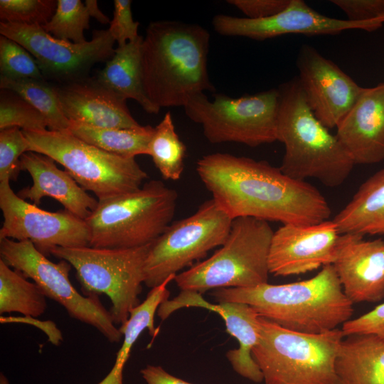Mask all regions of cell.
<instances>
[{"instance_id":"18","label":"cell","mask_w":384,"mask_h":384,"mask_svg":"<svg viewBox=\"0 0 384 384\" xmlns=\"http://www.w3.org/2000/svg\"><path fill=\"white\" fill-rule=\"evenodd\" d=\"M341 234L332 265L346 296L353 303L384 299V240Z\"/></svg>"},{"instance_id":"33","label":"cell","mask_w":384,"mask_h":384,"mask_svg":"<svg viewBox=\"0 0 384 384\" xmlns=\"http://www.w3.org/2000/svg\"><path fill=\"white\" fill-rule=\"evenodd\" d=\"M1 76L14 80H46L34 57L21 45L0 36Z\"/></svg>"},{"instance_id":"35","label":"cell","mask_w":384,"mask_h":384,"mask_svg":"<svg viewBox=\"0 0 384 384\" xmlns=\"http://www.w3.org/2000/svg\"><path fill=\"white\" fill-rule=\"evenodd\" d=\"M29 144L18 127H9L0 132V181H16L21 167V158L28 151Z\"/></svg>"},{"instance_id":"25","label":"cell","mask_w":384,"mask_h":384,"mask_svg":"<svg viewBox=\"0 0 384 384\" xmlns=\"http://www.w3.org/2000/svg\"><path fill=\"white\" fill-rule=\"evenodd\" d=\"M143 36L117 46L97 80L117 95L137 102L145 112L157 114L160 109L147 97L143 85L141 48Z\"/></svg>"},{"instance_id":"38","label":"cell","mask_w":384,"mask_h":384,"mask_svg":"<svg viewBox=\"0 0 384 384\" xmlns=\"http://www.w3.org/2000/svg\"><path fill=\"white\" fill-rule=\"evenodd\" d=\"M347 19L355 22L384 18V0H332Z\"/></svg>"},{"instance_id":"42","label":"cell","mask_w":384,"mask_h":384,"mask_svg":"<svg viewBox=\"0 0 384 384\" xmlns=\"http://www.w3.org/2000/svg\"><path fill=\"white\" fill-rule=\"evenodd\" d=\"M0 384H9L7 378L2 373L0 375Z\"/></svg>"},{"instance_id":"2","label":"cell","mask_w":384,"mask_h":384,"mask_svg":"<svg viewBox=\"0 0 384 384\" xmlns=\"http://www.w3.org/2000/svg\"><path fill=\"white\" fill-rule=\"evenodd\" d=\"M210 33L198 24L151 22L141 48L143 85L161 107H184L193 96L215 87L208 71Z\"/></svg>"},{"instance_id":"29","label":"cell","mask_w":384,"mask_h":384,"mask_svg":"<svg viewBox=\"0 0 384 384\" xmlns=\"http://www.w3.org/2000/svg\"><path fill=\"white\" fill-rule=\"evenodd\" d=\"M186 146L176 132L170 112L154 127L148 155L164 180L177 181L183 174Z\"/></svg>"},{"instance_id":"17","label":"cell","mask_w":384,"mask_h":384,"mask_svg":"<svg viewBox=\"0 0 384 384\" xmlns=\"http://www.w3.org/2000/svg\"><path fill=\"white\" fill-rule=\"evenodd\" d=\"M340 235L333 220L312 225L283 224L272 238L270 274L298 275L332 265Z\"/></svg>"},{"instance_id":"34","label":"cell","mask_w":384,"mask_h":384,"mask_svg":"<svg viewBox=\"0 0 384 384\" xmlns=\"http://www.w3.org/2000/svg\"><path fill=\"white\" fill-rule=\"evenodd\" d=\"M57 7L55 0H1L2 22L42 26L53 16Z\"/></svg>"},{"instance_id":"24","label":"cell","mask_w":384,"mask_h":384,"mask_svg":"<svg viewBox=\"0 0 384 384\" xmlns=\"http://www.w3.org/2000/svg\"><path fill=\"white\" fill-rule=\"evenodd\" d=\"M333 221L340 234L384 235V168L360 186Z\"/></svg>"},{"instance_id":"28","label":"cell","mask_w":384,"mask_h":384,"mask_svg":"<svg viewBox=\"0 0 384 384\" xmlns=\"http://www.w3.org/2000/svg\"><path fill=\"white\" fill-rule=\"evenodd\" d=\"M0 259V314L18 312L38 317L44 314L46 297L40 287Z\"/></svg>"},{"instance_id":"36","label":"cell","mask_w":384,"mask_h":384,"mask_svg":"<svg viewBox=\"0 0 384 384\" xmlns=\"http://www.w3.org/2000/svg\"><path fill=\"white\" fill-rule=\"evenodd\" d=\"M139 22L133 19L130 0H114L113 18L108 31L117 46L135 41L138 34Z\"/></svg>"},{"instance_id":"20","label":"cell","mask_w":384,"mask_h":384,"mask_svg":"<svg viewBox=\"0 0 384 384\" xmlns=\"http://www.w3.org/2000/svg\"><path fill=\"white\" fill-rule=\"evenodd\" d=\"M336 135L355 164L384 160V82L363 87L356 102L336 127Z\"/></svg>"},{"instance_id":"6","label":"cell","mask_w":384,"mask_h":384,"mask_svg":"<svg viewBox=\"0 0 384 384\" xmlns=\"http://www.w3.org/2000/svg\"><path fill=\"white\" fill-rule=\"evenodd\" d=\"M177 198L174 189L151 180L136 191L98 200L85 220L90 247L133 248L152 243L171 223Z\"/></svg>"},{"instance_id":"4","label":"cell","mask_w":384,"mask_h":384,"mask_svg":"<svg viewBox=\"0 0 384 384\" xmlns=\"http://www.w3.org/2000/svg\"><path fill=\"white\" fill-rule=\"evenodd\" d=\"M278 90L277 141L285 148L279 169L294 179L314 178L328 187L341 185L355 165L352 157L316 117L298 78Z\"/></svg>"},{"instance_id":"31","label":"cell","mask_w":384,"mask_h":384,"mask_svg":"<svg viewBox=\"0 0 384 384\" xmlns=\"http://www.w3.org/2000/svg\"><path fill=\"white\" fill-rule=\"evenodd\" d=\"M90 17L80 0H58L54 14L41 27L57 38L80 44L87 41L84 31L90 28Z\"/></svg>"},{"instance_id":"37","label":"cell","mask_w":384,"mask_h":384,"mask_svg":"<svg viewBox=\"0 0 384 384\" xmlns=\"http://www.w3.org/2000/svg\"><path fill=\"white\" fill-rule=\"evenodd\" d=\"M341 329L345 336L352 334H374L384 339V302L366 314L350 319Z\"/></svg>"},{"instance_id":"8","label":"cell","mask_w":384,"mask_h":384,"mask_svg":"<svg viewBox=\"0 0 384 384\" xmlns=\"http://www.w3.org/2000/svg\"><path fill=\"white\" fill-rule=\"evenodd\" d=\"M23 132L29 144L28 151L48 156L61 164L81 187L94 193L98 200L136 191L148 177L134 158L108 153L69 131Z\"/></svg>"},{"instance_id":"19","label":"cell","mask_w":384,"mask_h":384,"mask_svg":"<svg viewBox=\"0 0 384 384\" xmlns=\"http://www.w3.org/2000/svg\"><path fill=\"white\" fill-rule=\"evenodd\" d=\"M54 89L65 117L72 122L99 128H135L127 100L100 82L85 77L56 84Z\"/></svg>"},{"instance_id":"21","label":"cell","mask_w":384,"mask_h":384,"mask_svg":"<svg viewBox=\"0 0 384 384\" xmlns=\"http://www.w3.org/2000/svg\"><path fill=\"white\" fill-rule=\"evenodd\" d=\"M55 162L39 153L23 154L21 158V170L30 174L33 184L19 191L17 195L36 206L45 197L54 198L65 210L86 220L97 208L98 201L90 196L68 171L58 169Z\"/></svg>"},{"instance_id":"41","label":"cell","mask_w":384,"mask_h":384,"mask_svg":"<svg viewBox=\"0 0 384 384\" xmlns=\"http://www.w3.org/2000/svg\"><path fill=\"white\" fill-rule=\"evenodd\" d=\"M85 5L90 16L94 17L97 21L103 24L110 23V18L100 9L96 0H86Z\"/></svg>"},{"instance_id":"40","label":"cell","mask_w":384,"mask_h":384,"mask_svg":"<svg viewBox=\"0 0 384 384\" xmlns=\"http://www.w3.org/2000/svg\"><path fill=\"white\" fill-rule=\"evenodd\" d=\"M140 373L146 384H192L172 375L159 366L147 365Z\"/></svg>"},{"instance_id":"1","label":"cell","mask_w":384,"mask_h":384,"mask_svg":"<svg viewBox=\"0 0 384 384\" xmlns=\"http://www.w3.org/2000/svg\"><path fill=\"white\" fill-rule=\"evenodd\" d=\"M196 171L212 199L232 220L252 217L312 225L329 220L331 213L316 188L266 161L214 153L198 160Z\"/></svg>"},{"instance_id":"9","label":"cell","mask_w":384,"mask_h":384,"mask_svg":"<svg viewBox=\"0 0 384 384\" xmlns=\"http://www.w3.org/2000/svg\"><path fill=\"white\" fill-rule=\"evenodd\" d=\"M151 244L133 248L61 247L50 255L68 262L85 296L102 294L110 299L115 324L124 325L141 302L144 265Z\"/></svg>"},{"instance_id":"12","label":"cell","mask_w":384,"mask_h":384,"mask_svg":"<svg viewBox=\"0 0 384 384\" xmlns=\"http://www.w3.org/2000/svg\"><path fill=\"white\" fill-rule=\"evenodd\" d=\"M233 220L211 198L191 215L171 223L151 243L144 265V283L149 288L204 257L221 246Z\"/></svg>"},{"instance_id":"23","label":"cell","mask_w":384,"mask_h":384,"mask_svg":"<svg viewBox=\"0 0 384 384\" xmlns=\"http://www.w3.org/2000/svg\"><path fill=\"white\" fill-rule=\"evenodd\" d=\"M336 370L341 384H384V339L374 334L346 336Z\"/></svg>"},{"instance_id":"7","label":"cell","mask_w":384,"mask_h":384,"mask_svg":"<svg viewBox=\"0 0 384 384\" xmlns=\"http://www.w3.org/2000/svg\"><path fill=\"white\" fill-rule=\"evenodd\" d=\"M274 232L268 221L233 220L220 248L207 260L177 274L182 291L199 294L219 288H249L268 283L269 252Z\"/></svg>"},{"instance_id":"5","label":"cell","mask_w":384,"mask_h":384,"mask_svg":"<svg viewBox=\"0 0 384 384\" xmlns=\"http://www.w3.org/2000/svg\"><path fill=\"white\" fill-rule=\"evenodd\" d=\"M344 337L340 328L300 333L261 316L260 339L252 355L265 384H341L336 359Z\"/></svg>"},{"instance_id":"27","label":"cell","mask_w":384,"mask_h":384,"mask_svg":"<svg viewBox=\"0 0 384 384\" xmlns=\"http://www.w3.org/2000/svg\"><path fill=\"white\" fill-rule=\"evenodd\" d=\"M69 132L76 137L108 153L126 158L148 155L154 132L151 126L135 128H99L70 122Z\"/></svg>"},{"instance_id":"3","label":"cell","mask_w":384,"mask_h":384,"mask_svg":"<svg viewBox=\"0 0 384 384\" xmlns=\"http://www.w3.org/2000/svg\"><path fill=\"white\" fill-rule=\"evenodd\" d=\"M210 295L219 303L242 302L263 318L293 331L319 334L351 319L353 303L346 296L332 265L313 277L284 284L219 288Z\"/></svg>"},{"instance_id":"15","label":"cell","mask_w":384,"mask_h":384,"mask_svg":"<svg viewBox=\"0 0 384 384\" xmlns=\"http://www.w3.org/2000/svg\"><path fill=\"white\" fill-rule=\"evenodd\" d=\"M383 23V18L355 22L329 17L317 12L302 0H290L282 11L262 19L217 14L212 20L213 28L218 34L257 41L286 34L335 35L352 29L372 32L379 29Z\"/></svg>"},{"instance_id":"16","label":"cell","mask_w":384,"mask_h":384,"mask_svg":"<svg viewBox=\"0 0 384 384\" xmlns=\"http://www.w3.org/2000/svg\"><path fill=\"white\" fill-rule=\"evenodd\" d=\"M297 63L300 85L314 115L327 129L336 127L363 87L309 45L301 48Z\"/></svg>"},{"instance_id":"10","label":"cell","mask_w":384,"mask_h":384,"mask_svg":"<svg viewBox=\"0 0 384 384\" xmlns=\"http://www.w3.org/2000/svg\"><path fill=\"white\" fill-rule=\"evenodd\" d=\"M279 105V90L270 89L237 98L215 94L213 100L203 92L191 97L183 108L210 143L257 146L277 141Z\"/></svg>"},{"instance_id":"14","label":"cell","mask_w":384,"mask_h":384,"mask_svg":"<svg viewBox=\"0 0 384 384\" xmlns=\"http://www.w3.org/2000/svg\"><path fill=\"white\" fill-rule=\"evenodd\" d=\"M0 208L4 218L0 240H29L46 256L56 247H90L85 220L67 210L49 212L14 193L9 180L0 181Z\"/></svg>"},{"instance_id":"39","label":"cell","mask_w":384,"mask_h":384,"mask_svg":"<svg viewBox=\"0 0 384 384\" xmlns=\"http://www.w3.org/2000/svg\"><path fill=\"white\" fill-rule=\"evenodd\" d=\"M227 2L243 13L246 18L262 19L282 11L290 0H228Z\"/></svg>"},{"instance_id":"13","label":"cell","mask_w":384,"mask_h":384,"mask_svg":"<svg viewBox=\"0 0 384 384\" xmlns=\"http://www.w3.org/2000/svg\"><path fill=\"white\" fill-rule=\"evenodd\" d=\"M0 33L24 47L46 80L57 84L87 77L94 65L107 62L115 51L108 29L94 31L92 38L80 44L57 38L40 26L1 21Z\"/></svg>"},{"instance_id":"26","label":"cell","mask_w":384,"mask_h":384,"mask_svg":"<svg viewBox=\"0 0 384 384\" xmlns=\"http://www.w3.org/2000/svg\"><path fill=\"white\" fill-rule=\"evenodd\" d=\"M176 276L172 274L161 284L151 288L146 299L130 311L127 321L119 328L124 338L114 365L109 375L99 384H122L124 366L142 332L148 329L151 336H155L157 334L154 327V316L159 306L168 300L170 292L167 289V285Z\"/></svg>"},{"instance_id":"11","label":"cell","mask_w":384,"mask_h":384,"mask_svg":"<svg viewBox=\"0 0 384 384\" xmlns=\"http://www.w3.org/2000/svg\"><path fill=\"white\" fill-rule=\"evenodd\" d=\"M0 256L7 265L31 279L46 297L65 308L71 318L90 325L112 343L119 342L122 334L99 296L80 294L69 279L71 265L63 260L51 262L29 240H0Z\"/></svg>"},{"instance_id":"22","label":"cell","mask_w":384,"mask_h":384,"mask_svg":"<svg viewBox=\"0 0 384 384\" xmlns=\"http://www.w3.org/2000/svg\"><path fill=\"white\" fill-rule=\"evenodd\" d=\"M212 311L223 318L227 332L239 343L238 348L226 353L233 370L252 382L263 381V374L252 355L260 339L261 316L252 306L242 302L214 304Z\"/></svg>"},{"instance_id":"32","label":"cell","mask_w":384,"mask_h":384,"mask_svg":"<svg viewBox=\"0 0 384 384\" xmlns=\"http://www.w3.org/2000/svg\"><path fill=\"white\" fill-rule=\"evenodd\" d=\"M14 127L41 131L48 129V122L39 111L16 93L1 89L0 130Z\"/></svg>"},{"instance_id":"30","label":"cell","mask_w":384,"mask_h":384,"mask_svg":"<svg viewBox=\"0 0 384 384\" xmlns=\"http://www.w3.org/2000/svg\"><path fill=\"white\" fill-rule=\"evenodd\" d=\"M0 88L16 93L39 111L48 122V130L69 131L70 121L61 110L54 85L47 80H14L1 76Z\"/></svg>"}]
</instances>
